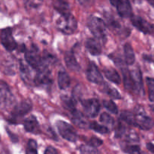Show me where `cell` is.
Instances as JSON below:
<instances>
[{"label":"cell","instance_id":"6da1fadb","mask_svg":"<svg viewBox=\"0 0 154 154\" xmlns=\"http://www.w3.org/2000/svg\"><path fill=\"white\" fill-rule=\"evenodd\" d=\"M88 27L92 34L99 41L105 42L107 39V27L103 20L91 16L88 19Z\"/></svg>","mask_w":154,"mask_h":154},{"label":"cell","instance_id":"7a4b0ae2","mask_svg":"<svg viewBox=\"0 0 154 154\" xmlns=\"http://www.w3.org/2000/svg\"><path fill=\"white\" fill-rule=\"evenodd\" d=\"M57 27L66 35H72L78 28V22L72 14L61 15L57 21Z\"/></svg>","mask_w":154,"mask_h":154},{"label":"cell","instance_id":"3957f363","mask_svg":"<svg viewBox=\"0 0 154 154\" xmlns=\"http://www.w3.org/2000/svg\"><path fill=\"white\" fill-rule=\"evenodd\" d=\"M34 83L38 87H48L52 84V75L48 66L42 63V66L37 69V74L34 78Z\"/></svg>","mask_w":154,"mask_h":154},{"label":"cell","instance_id":"277c9868","mask_svg":"<svg viewBox=\"0 0 154 154\" xmlns=\"http://www.w3.org/2000/svg\"><path fill=\"white\" fill-rule=\"evenodd\" d=\"M32 108V105L29 101H23L13 108L11 114L10 122L17 123L20 118L28 114Z\"/></svg>","mask_w":154,"mask_h":154},{"label":"cell","instance_id":"5b68a950","mask_svg":"<svg viewBox=\"0 0 154 154\" xmlns=\"http://www.w3.org/2000/svg\"><path fill=\"white\" fill-rule=\"evenodd\" d=\"M56 124H57L59 133L64 139L71 141V142H75L77 141L78 134L72 125L63 121V120H59Z\"/></svg>","mask_w":154,"mask_h":154},{"label":"cell","instance_id":"8992f818","mask_svg":"<svg viewBox=\"0 0 154 154\" xmlns=\"http://www.w3.org/2000/svg\"><path fill=\"white\" fill-rule=\"evenodd\" d=\"M14 102V97L5 82L0 81V108L7 109Z\"/></svg>","mask_w":154,"mask_h":154},{"label":"cell","instance_id":"52a82bcc","mask_svg":"<svg viewBox=\"0 0 154 154\" xmlns=\"http://www.w3.org/2000/svg\"><path fill=\"white\" fill-rule=\"evenodd\" d=\"M154 125L153 120L143 111L138 110L133 114V126L143 130H149Z\"/></svg>","mask_w":154,"mask_h":154},{"label":"cell","instance_id":"ba28073f","mask_svg":"<svg viewBox=\"0 0 154 154\" xmlns=\"http://www.w3.org/2000/svg\"><path fill=\"white\" fill-rule=\"evenodd\" d=\"M0 40L2 45L8 51H13L17 48V42L12 35V29L10 27L3 29L0 32Z\"/></svg>","mask_w":154,"mask_h":154},{"label":"cell","instance_id":"9c48e42d","mask_svg":"<svg viewBox=\"0 0 154 154\" xmlns=\"http://www.w3.org/2000/svg\"><path fill=\"white\" fill-rule=\"evenodd\" d=\"M86 115L91 118H95L100 111V103L96 99H86L81 101Z\"/></svg>","mask_w":154,"mask_h":154},{"label":"cell","instance_id":"30bf717a","mask_svg":"<svg viewBox=\"0 0 154 154\" xmlns=\"http://www.w3.org/2000/svg\"><path fill=\"white\" fill-rule=\"evenodd\" d=\"M25 59L29 66L35 69H38L42 66V57L36 47H32L29 50L26 51Z\"/></svg>","mask_w":154,"mask_h":154},{"label":"cell","instance_id":"8fae6325","mask_svg":"<svg viewBox=\"0 0 154 154\" xmlns=\"http://www.w3.org/2000/svg\"><path fill=\"white\" fill-rule=\"evenodd\" d=\"M87 78L90 82L96 84H103V77L95 63H91L87 69Z\"/></svg>","mask_w":154,"mask_h":154},{"label":"cell","instance_id":"7c38bea8","mask_svg":"<svg viewBox=\"0 0 154 154\" xmlns=\"http://www.w3.org/2000/svg\"><path fill=\"white\" fill-rule=\"evenodd\" d=\"M131 21L132 25L136 27L139 31L142 32L144 34H149L152 32V26L148 22L138 16L131 17Z\"/></svg>","mask_w":154,"mask_h":154},{"label":"cell","instance_id":"4fadbf2b","mask_svg":"<svg viewBox=\"0 0 154 154\" xmlns=\"http://www.w3.org/2000/svg\"><path fill=\"white\" fill-rule=\"evenodd\" d=\"M24 129L27 132L33 134H39L41 132L40 126L35 117L32 115L29 116L23 121Z\"/></svg>","mask_w":154,"mask_h":154},{"label":"cell","instance_id":"5bb4252c","mask_svg":"<svg viewBox=\"0 0 154 154\" xmlns=\"http://www.w3.org/2000/svg\"><path fill=\"white\" fill-rule=\"evenodd\" d=\"M116 7L121 17L128 18L132 16V8L129 0H120Z\"/></svg>","mask_w":154,"mask_h":154},{"label":"cell","instance_id":"9a60e30c","mask_svg":"<svg viewBox=\"0 0 154 154\" xmlns=\"http://www.w3.org/2000/svg\"><path fill=\"white\" fill-rule=\"evenodd\" d=\"M86 48L90 54L93 56H99L102 54V47L98 39L96 38H90L87 40L85 43Z\"/></svg>","mask_w":154,"mask_h":154},{"label":"cell","instance_id":"2e32d148","mask_svg":"<svg viewBox=\"0 0 154 154\" xmlns=\"http://www.w3.org/2000/svg\"><path fill=\"white\" fill-rule=\"evenodd\" d=\"M65 63H66V66L68 69H70L71 71L73 72H78L81 69L79 63L77 61L75 55L72 52H66L64 57Z\"/></svg>","mask_w":154,"mask_h":154},{"label":"cell","instance_id":"e0dca14e","mask_svg":"<svg viewBox=\"0 0 154 154\" xmlns=\"http://www.w3.org/2000/svg\"><path fill=\"white\" fill-rule=\"evenodd\" d=\"M72 120L73 123H75L77 126L81 128V129H85L87 126H89L84 114H82L77 110L72 112Z\"/></svg>","mask_w":154,"mask_h":154},{"label":"cell","instance_id":"ac0fdd59","mask_svg":"<svg viewBox=\"0 0 154 154\" xmlns=\"http://www.w3.org/2000/svg\"><path fill=\"white\" fill-rule=\"evenodd\" d=\"M131 75H132V81H133L134 90L133 91L136 93H139L143 89V82H142V77H141V73L140 70H133L131 72Z\"/></svg>","mask_w":154,"mask_h":154},{"label":"cell","instance_id":"d6986e66","mask_svg":"<svg viewBox=\"0 0 154 154\" xmlns=\"http://www.w3.org/2000/svg\"><path fill=\"white\" fill-rule=\"evenodd\" d=\"M124 57L125 62L128 66H132L135 61V56L132 45L126 43L124 45Z\"/></svg>","mask_w":154,"mask_h":154},{"label":"cell","instance_id":"ffe728a7","mask_svg":"<svg viewBox=\"0 0 154 154\" xmlns=\"http://www.w3.org/2000/svg\"><path fill=\"white\" fill-rule=\"evenodd\" d=\"M71 79L69 74L65 71H60L58 73V86L61 90H66L70 86Z\"/></svg>","mask_w":154,"mask_h":154},{"label":"cell","instance_id":"44dd1931","mask_svg":"<svg viewBox=\"0 0 154 154\" xmlns=\"http://www.w3.org/2000/svg\"><path fill=\"white\" fill-rule=\"evenodd\" d=\"M1 70L7 75H13L15 74V66L11 60H4L1 63Z\"/></svg>","mask_w":154,"mask_h":154},{"label":"cell","instance_id":"7402d4cb","mask_svg":"<svg viewBox=\"0 0 154 154\" xmlns=\"http://www.w3.org/2000/svg\"><path fill=\"white\" fill-rule=\"evenodd\" d=\"M122 74H123L125 88L127 90H134L133 81H132L130 71L126 68H123L122 69Z\"/></svg>","mask_w":154,"mask_h":154},{"label":"cell","instance_id":"603a6c76","mask_svg":"<svg viewBox=\"0 0 154 154\" xmlns=\"http://www.w3.org/2000/svg\"><path fill=\"white\" fill-rule=\"evenodd\" d=\"M104 74H105V76L106 77L108 81H110L111 82L114 83L116 84H120V77L119 75L118 72L114 69H111V68H108V69H105L104 71Z\"/></svg>","mask_w":154,"mask_h":154},{"label":"cell","instance_id":"cb8c5ba5","mask_svg":"<svg viewBox=\"0 0 154 154\" xmlns=\"http://www.w3.org/2000/svg\"><path fill=\"white\" fill-rule=\"evenodd\" d=\"M20 70L21 78L23 81L26 84H30L32 81V75L30 69L27 65H26L23 62H20Z\"/></svg>","mask_w":154,"mask_h":154},{"label":"cell","instance_id":"d4e9b609","mask_svg":"<svg viewBox=\"0 0 154 154\" xmlns=\"http://www.w3.org/2000/svg\"><path fill=\"white\" fill-rule=\"evenodd\" d=\"M61 101L63 108L70 111L71 113L76 110V108H75L76 102H75V99L74 98L69 96H63L61 97Z\"/></svg>","mask_w":154,"mask_h":154},{"label":"cell","instance_id":"484cf974","mask_svg":"<svg viewBox=\"0 0 154 154\" xmlns=\"http://www.w3.org/2000/svg\"><path fill=\"white\" fill-rule=\"evenodd\" d=\"M54 8L58 12L61 14V15H66L70 14V5L69 3H63L56 2L54 4Z\"/></svg>","mask_w":154,"mask_h":154},{"label":"cell","instance_id":"4316f807","mask_svg":"<svg viewBox=\"0 0 154 154\" xmlns=\"http://www.w3.org/2000/svg\"><path fill=\"white\" fill-rule=\"evenodd\" d=\"M89 127H90V129L94 130L95 132H99L100 134H106L108 132V129L107 128V126L99 124L96 122H91L89 124Z\"/></svg>","mask_w":154,"mask_h":154},{"label":"cell","instance_id":"83f0119b","mask_svg":"<svg viewBox=\"0 0 154 154\" xmlns=\"http://www.w3.org/2000/svg\"><path fill=\"white\" fill-rule=\"evenodd\" d=\"M42 3H43V0H24L25 7L28 10L38 8L42 5Z\"/></svg>","mask_w":154,"mask_h":154},{"label":"cell","instance_id":"f1b7e54d","mask_svg":"<svg viewBox=\"0 0 154 154\" xmlns=\"http://www.w3.org/2000/svg\"><path fill=\"white\" fill-rule=\"evenodd\" d=\"M104 89H105V93H106L108 96H111V98H113V99H119L121 98L120 93H119V92L117 91L115 88L111 87L110 85L105 84V87H104Z\"/></svg>","mask_w":154,"mask_h":154},{"label":"cell","instance_id":"f546056e","mask_svg":"<svg viewBox=\"0 0 154 154\" xmlns=\"http://www.w3.org/2000/svg\"><path fill=\"white\" fill-rule=\"evenodd\" d=\"M103 105L104 107L111 113L114 114H118V108H117V106L112 100H105L103 102Z\"/></svg>","mask_w":154,"mask_h":154},{"label":"cell","instance_id":"4dcf8cb0","mask_svg":"<svg viewBox=\"0 0 154 154\" xmlns=\"http://www.w3.org/2000/svg\"><path fill=\"white\" fill-rule=\"evenodd\" d=\"M147 87H148V96L149 99L154 102V78H147Z\"/></svg>","mask_w":154,"mask_h":154},{"label":"cell","instance_id":"1f68e13d","mask_svg":"<svg viewBox=\"0 0 154 154\" xmlns=\"http://www.w3.org/2000/svg\"><path fill=\"white\" fill-rule=\"evenodd\" d=\"M81 154H99V152L96 147L90 145H82L80 148Z\"/></svg>","mask_w":154,"mask_h":154},{"label":"cell","instance_id":"d6a6232c","mask_svg":"<svg viewBox=\"0 0 154 154\" xmlns=\"http://www.w3.org/2000/svg\"><path fill=\"white\" fill-rule=\"evenodd\" d=\"M26 154H38L37 143L35 140L30 139L27 144L26 153Z\"/></svg>","mask_w":154,"mask_h":154},{"label":"cell","instance_id":"836d02e7","mask_svg":"<svg viewBox=\"0 0 154 154\" xmlns=\"http://www.w3.org/2000/svg\"><path fill=\"white\" fill-rule=\"evenodd\" d=\"M100 121L102 123H105V124L110 125V126H112L114 123V118L111 117L107 113H102L100 116Z\"/></svg>","mask_w":154,"mask_h":154},{"label":"cell","instance_id":"e575fe53","mask_svg":"<svg viewBox=\"0 0 154 154\" xmlns=\"http://www.w3.org/2000/svg\"><path fill=\"white\" fill-rule=\"evenodd\" d=\"M124 151L129 154H139L141 152V148L138 145H130L125 147Z\"/></svg>","mask_w":154,"mask_h":154},{"label":"cell","instance_id":"d590c367","mask_svg":"<svg viewBox=\"0 0 154 154\" xmlns=\"http://www.w3.org/2000/svg\"><path fill=\"white\" fill-rule=\"evenodd\" d=\"M103 144V141L102 139L97 138V137H92L89 141V145L94 147H98Z\"/></svg>","mask_w":154,"mask_h":154},{"label":"cell","instance_id":"8d00e7d4","mask_svg":"<svg viewBox=\"0 0 154 154\" xmlns=\"http://www.w3.org/2000/svg\"><path fill=\"white\" fill-rule=\"evenodd\" d=\"M108 25H109L111 27V28L114 29L119 30L120 28H121L120 23H119L118 21L115 20H114V19H108Z\"/></svg>","mask_w":154,"mask_h":154},{"label":"cell","instance_id":"74e56055","mask_svg":"<svg viewBox=\"0 0 154 154\" xmlns=\"http://www.w3.org/2000/svg\"><path fill=\"white\" fill-rule=\"evenodd\" d=\"M77 1L80 3L81 5L84 6V7H89L93 5L94 0H77Z\"/></svg>","mask_w":154,"mask_h":154},{"label":"cell","instance_id":"f35d334b","mask_svg":"<svg viewBox=\"0 0 154 154\" xmlns=\"http://www.w3.org/2000/svg\"><path fill=\"white\" fill-rule=\"evenodd\" d=\"M44 154H59L58 151L55 147H52V146H49L47 147L45 150V153Z\"/></svg>","mask_w":154,"mask_h":154},{"label":"cell","instance_id":"ab89813d","mask_svg":"<svg viewBox=\"0 0 154 154\" xmlns=\"http://www.w3.org/2000/svg\"><path fill=\"white\" fill-rule=\"evenodd\" d=\"M7 132H8V133L9 137H10L11 140V141H13V142H14V143L17 142V141H18V138H17V135H14V134L12 133V132H11L10 131H9L8 129H7Z\"/></svg>","mask_w":154,"mask_h":154},{"label":"cell","instance_id":"60d3db41","mask_svg":"<svg viewBox=\"0 0 154 154\" xmlns=\"http://www.w3.org/2000/svg\"><path fill=\"white\" fill-rule=\"evenodd\" d=\"M147 148L149 151H150L152 153L154 154V144H152V143H147Z\"/></svg>","mask_w":154,"mask_h":154},{"label":"cell","instance_id":"b9f144b4","mask_svg":"<svg viewBox=\"0 0 154 154\" xmlns=\"http://www.w3.org/2000/svg\"><path fill=\"white\" fill-rule=\"evenodd\" d=\"M109 1L113 6H117L120 0H109Z\"/></svg>","mask_w":154,"mask_h":154},{"label":"cell","instance_id":"7bdbcfd3","mask_svg":"<svg viewBox=\"0 0 154 154\" xmlns=\"http://www.w3.org/2000/svg\"><path fill=\"white\" fill-rule=\"evenodd\" d=\"M147 2H148L153 7H154V0H147Z\"/></svg>","mask_w":154,"mask_h":154},{"label":"cell","instance_id":"ee69618b","mask_svg":"<svg viewBox=\"0 0 154 154\" xmlns=\"http://www.w3.org/2000/svg\"><path fill=\"white\" fill-rule=\"evenodd\" d=\"M57 2H63V3H68L69 2V1L68 0H57Z\"/></svg>","mask_w":154,"mask_h":154},{"label":"cell","instance_id":"f6af8a7d","mask_svg":"<svg viewBox=\"0 0 154 154\" xmlns=\"http://www.w3.org/2000/svg\"><path fill=\"white\" fill-rule=\"evenodd\" d=\"M139 154H144V153H142V152H141V153H140Z\"/></svg>","mask_w":154,"mask_h":154},{"label":"cell","instance_id":"bcb514c9","mask_svg":"<svg viewBox=\"0 0 154 154\" xmlns=\"http://www.w3.org/2000/svg\"><path fill=\"white\" fill-rule=\"evenodd\" d=\"M153 114H154V108H153Z\"/></svg>","mask_w":154,"mask_h":154}]
</instances>
